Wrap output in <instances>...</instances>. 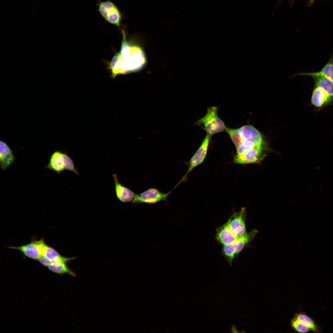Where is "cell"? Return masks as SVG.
<instances>
[{
  "instance_id": "8992f818",
  "label": "cell",
  "mask_w": 333,
  "mask_h": 333,
  "mask_svg": "<svg viewBox=\"0 0 333 333\" xmlns=\"http://www.w3.org/2000/svg\"><path fill=\"white\" fill-rule=\"evenodd\" d=\"M173 190L167 193H164L155 188H150L142 192L136 194L132 202L133 204L141 203L153 204L160 201H167L168 196Z\"/></svg>"
},
{
  "instance_id": "2e32d148",
  "label": "cell",
  "mask_w": 333,
  "mask_h": 333,
  "mask_svg": "<svg viewBox=\"0 0 333 333\" xmlns=\"http://www.w3.org/2000/svg\"><path fill=\"white\" fill-rule=\"evenodd\" d=\"M8 247L19 250L26 256L32 259L38 260L42 256L36 240L20 246H9Z\"/></svg>"
},
{
  "instance_id": "7402d4cb",
  "label": "cell",
  "mask_w": 333,
  "mask_h": 333,
  "mask_svg": "<svg viewBox=\"0 0 333 333\" xmlns=\"http://www.w3.org/2000/svg\"><path fill=\"white\" fill-rule=\"evenodd\" d=\"M229 135L236 148L241 142L242 139L237 129L227 128L225 131Z\"/></svg>"
},
{
  "instance_id": "9a60e30c",
  "label": "cell",
  "mask_w": 333,
  "mask_h": 333,
  "mask_svg": "<svg viewBox=\"0 0 333 333\" xmlns=\"http://www.w3.org/2000/svg\"><path fill=\"white\" fill-rule=\"evenodd\" d=\"M63 153L60 151H56L51 155L48 163L45 167L56 172L61 173L65 170Z\"/></svg>"
},
{
  "instance_id": "603a6c76",
  "label": "cell",
  "mask_w": 333,
  "mask_h": 333,
  "mask_svg": "<svg viewBox=\"0 0 333 333\" xmlns=\"http://www.w3.org/2000/svg\"><path fill=\"white\" fill-rule=\"evenodd\" d=\"M63 156L65 169L72 171L77 175H79V172L76 168L74 163L71 157L66 153H63Z\"/></svg>"
},
{
  "instance_id": "52a82bcc",
  "label": "cell",
  "mask_w": 333,
  "mask_h": 333,
  "mask_svg": "<svg viewBox=\"0 0 333 333\" xmlns=\"http://www.w3.org/2000/svg\"><path fill=\"white\" fill-rule=\"evenodd\" d=\"M211 136L207 134L199 147L188 162V168L186 173L175 187V188L176 187L182 182L185 181L187 179L188 174L191 171L203 162L207 154Z\"/></svg>"
},
{
  "instance_id": "5b68a950",
  "label": "cell",
  "mask_w": 333,
  "mask_h": 333,
  "mask_svg": "<svg viewBox=\"0 0 333 333\" xmlns=\"http://www.w3.org/2000/svg\"><path fill=\"white\" fill-rule=\"evenodd\" d=\"M265 143L257 146L240 154H236L234 162L239 164L259 163L265 155Z\"/></svg>"
},
{
  "instance_id": "cb8c5ba5",
  "label": "cell",
  "mask_w": 333,
  "mask_h": 333,
  "mask_svg": "<svg viewBox=\"0 0 333 333\" xmlns=\"http://www.w3.org/2000/svg\"><path fill=\"white\" fill-rule=\"evenodd\" d=\"M38 260L41 264L45 266H47L51 264L50 261L42 256H41Z\"/></svg>"
},
{
  "instance_id": "e0dca14e",
  "label": "cell",
  "mask_w": 333,
  "mask_h": 333,
  "mask_svg": "<svg viewBox=\"0 0 333 333\" xmlns=\"http://www.w3.org/2000/svg\"><path fill=\"white\" fill-rule=\"evenodd\" d=\"M315 87L319 88L333 97V81L327 78L318 77L313 78Z\"/></svg>"
},
{
  "instance_id": "30bf717a",
  "label": "cell",
  "mask_w": 333,
  "mask_h": 333,
  "mask_svg": "<svg viewBox=\"0 0 333 333\" xmlns=\"http://www.w3.org/2000/svg\"><path fill=\"white\" fill-rule=\"evenodd\" d=\"M215 238L223 246L230 245L238 239L232 233L227 222L216 228Z\"/></svg>"
},
{
  "instance_id": "ba28073f",
  "label": "cell",
  "mask_w": 333,
  "mask_h": 333,
  "mask_svg": "<svg viewBox=\"0 0 333 333\" xmlns=\"http://www.w3.org/2000/svg\"><path fill=\"white\" fill-rule=\"evenodd\" d=\"M246 209L242 208L239 211L233 213L227 221L231 231L237 238L246 233L245 223Z\"/></svg>"
},
{
  "instance_id": "277c9868",
  "label": "cell",
  "mask_w": 333,
  "mask_h": 333,
  "mask_svg": "<svg viewBox=\"0 0 333 333\" xmlns=\"http://www.w3.org/2000/svg\"><path fill=\"white\" fill-rule=\"evenodd\" d=\"M97 10L107 22L120 27L122 14L116 4L111 0H98L96 3Z\"/></svg>"
},
{
  "instance_id": "7a4b0ae2",
  "label": "cell",
  "mask_w": 333,
  "mask_h": 333,
  "mask_svg": "<svg viewBox=\"0 0 333 333\" xmlns=\"http://www.w3.org/2000/svg\"><path fill=\"white\" fill-rule=\"evenodd\" d=\"M217 108L212 106L208 108L205 115L195 122V124L205 130L211 136L213 134L226 131L227 127L223 121L219 117Z\"/></svg>"
},
{
  "instance_id": "6da1fadb",
  "label": "cell",
  "mask_w": 333,
  "mask_h": 333,
  "mask_svg": "<svg viewBox=\"0 0 333 333\" xmlns=\"http://www.w3.org/2000/svg\"><path fill=\"white\" fill-rule=\"evenodd\" d=\"M123 39L119 52L113 56L109 65L111 76L126 74L139 69L145 62V58L140 48L131 46Z\"/></svg>"
},
{
  "instance_id": "ffe728a7",
  "label": "cell",
  "mask_w": 333,
  "mask_h": 333,
  "mask_svg": "<svg viewBox=\"0 0 333 333\" xmlns=\"http://www.w3.org/2000/svg\"><path fill=\"white\" fill-rule=\"evenodd\" d=\"M51 271L59 274H68L73 277L75 273L69 268L66 263H60L50 265L47 266Z\"/></svg>"
},
{
  "instance_id": "5bb4252c",
  "label": "cell",
  "mask_w": 333,
  "mask_h": 333,
  "mask_svg": "<svg viewBox=\"0 0 333 333\" xmlns=\"http://www.w3.org/2000/svg\"><path fill=\"white\" fill-rule=\"evenodd\" d=\"M333 101V97L322 89L315 87L313 91L311 97V102L314 106L321 107Z\"/></svg>"
},
{
  "instance_id": "8fae6325",
  "label": "cell",
  "mask_w": 333,
  "mask_h": 333,
  "mask_svg": "<svg viewBox=\"0 0 333 333\" xmlns=\"http://www.w3.org/2000/svg\"><path fill=\"white\" fill-rule=\"evenodd\" d=\"M113 177L117 198L123 203L132 202L136 194L128 187L122 184L119 182L117 174H113Z\"/></svg>"
},
{
  "instance_id": "4fadbf2b",
  "label": "cell",
  "mask_w": 333,
  "mask_h": 333,
  "mask_svg": "<svg viewBox=\"0 0 333 333\" xmlns=\"http://www.w3.org/2000/svg\"><path fill=\"white\" fill-rule=\"evenodd\" d=\"M297 75L308 76L313 78L323 77L333 81V56L330 57L327 63L320 71L313 72H300L290 76V78L292 79Z\"/></svg>"
},
{
  "instance_id": "7c38bea8",
  "label": "cell",
  "mask_w": 333,
  "mask_h": 333,
  "mask_svg": "<svg viewBox=\"0 0 333 333\" xmlns=\"http://www.w3.org/2000/svg\"><path fill=\"white\" fill-rule=\"evenodd\" d=\"M15 158L13 151L7 144L2 140L0 142V166L2 170L9 168L14 162Z\"/></svg>"
},
{
  "instance_id": "9c48e42d",
  "label": "cell",
  "mask_w": 333,
  "mask_h": 333,
  "mask_svg": "<svg viewBox=\"0 0 333 333\" xmlns=\"http://www.w3.org/2000/svg\"><path fill=\"white\" fill-rule=\"evenodd\" d=\"M39 246L41 255L50 261L51 263V265L60 263H67L76 258L74 257H66L61 256L54 249L47 245L44 240L39 243Z\"/></svg>"
},
{
  "instance_id": "d4e9b609",
  "label": "cell",
  "mask_w": 333,
  "mask_h": 333,
  "mask_svg": "<svg viewBox=\"0 0 333 333\" xmlns=\"http://www.w3.org/2000/svg\"><path fill=\"white\" fill-rule=\"evenodd\" d=\"M314 1V0H309V2L310 4H311L312 3H313Z\"/></svg>"
},
{
  "instance_id": "d6986e66",
  "label": "cell",
  "mask_w": 333,
  "mask_h": 333,
  "mask_svg": "<svg viewBox=\"0 0 333 333\" xmlns=\"http://www.w3.org/2000/svg\"><path fill=\"white\" fill-rule=\"evenodd\" d=\"M294 317L305 324L313 332H319L320 331L319 328L313 320L305 313L302 312L297 313Z\"/></svg>"
},
{
  "instance_id": "3957f363",
  "label": "cell",
  "mask_w": 333,
  "mask_h": 333,
  "mask_svg": "<svg viewBox=\"0 0 333 333\" xmlns=\"http://www.w3.org/2000/svg\"><path fill=\"white\" fill-rule=\"evenodd\" d=\"M257 231L253 229L237 239L232 244L223 246L221 252L227 262L231 266L233 260L236 258L247 244L256 236Z\"/></svg>"
},
{
  "instance_id": "44dd1931",
  "label": "cell",
  "mask_w": 333,
  "mask_h": 333,
  "mask_svg": "<svg viewBox=\"0 0 333 333\" xmlns=\"http://www.w3.org/2000/svg\"><path fill=\"white\" fill-rule=\"evenodd\" d=\"M291 324L292 327L299 332L306 333L310 331L308 327L295 317L291 320Z\"/></svg>"
},
{
  "instance_id": "ac0fdd59",
  "label": "cell",
  "mask_w": 333,
  "mask_h": 333,
  "mask_svg": "<svg viewBox=\"0 0 333 333\" xmlns=\"http://www.w3.org/2000/svg\"><path fill=\"white\" fill-rule=\"evenodd\" d=\"M264 143H265L264 139L259 140L244 141L236 147V154H240L257 146Z\"/></svg>"
}]
</instances>
